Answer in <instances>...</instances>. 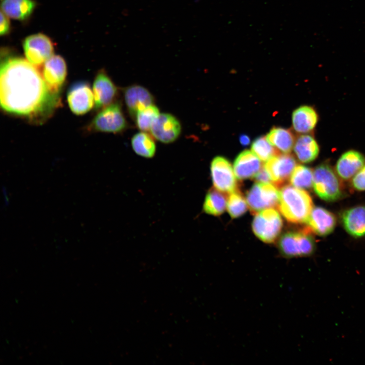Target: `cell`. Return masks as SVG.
Wrapping results in <instances>:
<instances>
[{"label": "cell", "instance_id": "obj_1", "mask_svg": "<svg viewBox=\"0 0 365 365\" xmlns=\"http://www.w3.org/2000/svg\"><path fill=\"white\" fill-rule=\"evenodd\" d=\"M0 101L5 112L42 124L60 105V93L51 91L43 75L27 60L7 57L1 64Z\"/></svg>", "mask_w": 365, "mask_h": 365}, {"label": "cell", "instance_id": "obj_2", "mask_svg": "<svg viewBox=\"0 0 365 365\" xmlns=\"http://www.w3.org/2000/svg\"><path fill=\"white\" fill-rule=\"evenodd\" d=\"M278 209L289 222L306 223L313 208L308 192L290 185L283 186L279 191Z\"/></svg>", "mask_w": 365, "mask_h": 365}, {"label": "cell", "instance_id": "obj_3", "mask_svg": "<svg viewBox=\"0 0 365 365\" xmlns=\"http://www.w3.org/2000/svg\"><path fill=\"white\" fill-rule=\"evenodd\" d=\"M122 106L115 101L100 110L87 126L89 131L119 133L127 128Z\"/></svg>", "mask_w": 365, "mask_h": 365}, {"label": "cell", "instance_id": "obj_4", "mask_svg": "<svg viewBox=\"0 0 365 365\" xmlns=\"http://www.w3.org/2000/svg\"><path fill=\"white\" fill-rule=\"evenodd\" d=\"M312 187L316 194L326 201H336L343 194L339 178L327 163L321 164L314 170Z\"/></svg>", "mask_w": 365, "mask_h": 365}, {"label": "cell", "instance_id": "obj_5", "mask_svg": "<svg viewBox=\"0 0 365 365\" xmlns=\"http://www.w3.org/2000/svg\"><path fill=\"white\" fill-rule=\"evenodd\" d=\"M280 253L286 258L311 256L315 250L314 239L306 230L290 231L282 235L278 242Z\"/></svg>", "mask_w": 365, "mask_h": 365}, {"label": "cell", "instance_id": "obj_6", "mask_svg": "<svg viewBox=\"0 0 365 365\" xmlns=\"http://www.w3.org/2000/svg\"><path fill=\"white\" fill-rule=\"evenodd\" d=\"M255 215L252 229L256 236L265 243L274 242L282 228V220L278 212L273 208H268Z\"/></svg>", "mask_w": 365, "mask_h": 365}, {"label": "cell", "instance_id": "obj_7", "mask_svg": "<svg viewBox=\"0 0 365 365\" xmlns=\"http://www.w3.org/2000/svg\"><path fill=\"white\" fill-rule=\"evenodd\" d=\"M279 194L274 184L257 182L247 193L246 200L251 212L256 214L266 209L277 208Z\"/></svg>", "mask_w": 365, "mask_h": 365}, {"label": "cell", "instance_id": "obj_8", "mask_svg": "<svg viewBox=\"0 0 365 365\" xmlns=\"http://www.w3.org/2000/svg\"><path fill=\"white\" fill-rule=\"evenodd\" d=\"M23 49L26 60L34 66L44 63L53 54L51 40L45 34L37 33L25 39Z\"/></svg>", "mask_w": 365, "mask_h": 365}, {"label": "cell", "instance_id": "obj_9", "mask_svg": "<svg viewBox=\"0 0 365 365\" xmlns=\"http://www.w3.org/2000/svg\"><path fill=\"white\" fill-rule=\"evenodd\" d=\"M210 173L214 188L231 193L237 190L236 177L230 162L225 158L217 156L211 161Z\"/></svg>", "mask_w": 365, "mask_h": 365}, {"label": "cell", "instance_id": "obj_10", "mask_svg": "<svg viewBox=\"0 0 365 365\" xmlns=\"http://www.w3.org/2000/svg\"><path fill=\"white\" fill-rule=\"evenodd\" d=\"M66 98L70 110L77 115H84L95 106L93 90L85 81L76 82L71 85Z\"/></svg>", "mask_w": 365, "mask_h": 365}, {"label": "cell", "instance_id": "obj_11", "mask_svg": "<svg viewBox=\"0 0 365 365\" xmlns=\"http://www.w3.org/2000/svg\"><path fill=\"white\" fill-rule=\"evenodd\" d=\"M297 166L294 157L288 153L278 154L267 161L264 167L269 174L273 184L280 187L290 179Z\"/></svg>", "mask_w": 365, "mask_h": 365}, {"label": "cell", "instance_id": "obj_12", "mask_svg": "<svg viewBox=\"0 0 365 365\" xmlns=\"http://www.w3.org/2000/svg\"><path fill=\"white\" fill-rule=\"evenodd\" d=\"M181 126L174 115L160 113L153 123L150 132L155 139L164 143L175 141L180 135Z\"/></svg>", "mask_w": 365, "mask_h": 365}, {"label": "cell", "instance_id": "obj_13", "mask_svg": "<svg viewBox=\"0 0 365 365\" xmlns=\"http://www.w3.org/2000/svg\"><path fill=\"white\" fill-rule=\"evenodd\" d=\"M96 110H100L115 102L118 88L104 69L96 74L93 84Z\"/></svg>", "mask_w": 365, "mask_h": 365}, {"label": "cell", "instance_id": "obj_14", "mask_svg": "<svg viewBox=\"0 0 365 365\" xmlns=\"http://www.w3.org/2000/svg\"><path fill=\"white\" fill-rule=\"evenodd\" d=\"M42 75L51 91L61 93L67 76V65L64 58L53 55L44 63Z\"/></svg>", "mask_w": 365, "mask_h": 365}, {"label": "cell", "instance_id": "obj_15", "mask_svg": "<svg viewBox=\"0 0 365 365\" xmlns=\"http://www.w3.org/2000/svg\"><path fill=\"white\" fill-rule=\"evenodd\" d=\"M123 94L127 111L134 119L139 111L154 104L155 98L152 94L139 85H132L125 88Z\"/></svg>", "mask_w": 365, "mask_h": 365}, {"label": "cell", "instance_id": "obj_16", "mask_svg": "<svg viewBox=\"0 0 365 365\" xmlns=\"http://www.w3.org/2000/svg\"><path fill=\"white\" fill-rule=\"evenodd\" d=\"M309 229L318 235L324 236L331 234L336 225L335 215L321 207H313L306 221Z\"/></svg>", "mask_w": 365, "mask_h": 365}, {"label": "cell", "instance_id": "obj_17", "mask_svg": "<svg viewBox=\"0 0 365 365\" xmlns=\"http://www.w3.org/2000/svg\"><path fill=\"white\" fill-rule=\"evenodd\" d=\"M365 165V157L358 151L351 150L342 154L337 161L336 171L342 179L347 180Z\"/></svg>", "mask_w": 365, "mask_h": 365}, {"label": "cell", "instance_id": "obj_18", "mask_svg": "<svg viewBox=\"0 0 365 365\" xmlns=\"http://www.w3.org/2000/svg\"><path fill=\"white\" fill-rule=\"evenodd\" d=\"M261 160L252 152L245 150L236 157L234 163V171L239 179L254 178L262 168Z\"/></svg>", "mask_w": 365, "mask_h": 365}, {"label": "cell", "instance_id": "obj_19", "mask_svg": "<svg viewBox=\"0 0 365 365\" xmlns=\"http://www.w3.org/2000/svg\"><path fill=\"white\" fill-rule=\"evenodd\" d=\"M341 220L345 230L351 236L356 238L365 236V206L346 210L342 214Z\"/></svg>", "mask_w": 365, "mask_h": 365}, {"label": "cell", "instance_id": "obj_20", "mask_svg": "<svg viewBox=\"0 0 365 365\" xmlns=\"http://www.w3.org/2000/svg\"><path fill=\"white\" fill-rule=\"evenodd\" d=\"M318 120L316 110L309 105H302L293 113L292 123L294 129L298 133L306 134L315 128Z\"/></svg>", "mask_w": 365, "mask_h": 365}, {"label": "cell", "instance_id": "obj_21", "mask_svg": "<svg viewBox=\"0 0 365 365\" xmlns=\"http://www.w3.org/2000/svg\"><path fill=\"white\" fill-rule=\"evenodd\" d=\"M294 150L298 160L307 163L316 159L319 153V147L314 137L306 133L300 135L297 138Z\"/></svg>", "mask_w": 365, "mask_h": 365}, {"label": "cell", "instance_id": "obj_22", "mask_svg": "<svg viewBox=\"0 0 365 365\" xmlns=\"http://www.w3.org/2000/svg\"><path fill=\"white\" fill-rule=\"evenodd\" d=\"M36 4L33 0H2V11L9 18L24 20L32 13Z\"/></svg>", "mask_w": 365, "mask_h": 365}, {"label": "cell", "instance_id": "obj_23", "mask_svg": "<svg viewBox=\"0 0 365 365\" xmlns=\"http://www.w3.org/2000/svg\"><path fill=\"white\" fill-rule=\"evenodd\" d=\"M266 137L271 144L284 153L291 151L296 141L290 130L281 127L272 128Z\"/></svg>", "mask_w": 365, "mask_h": 365}, {"label": "cell", "instance_id": "obj_24", "mask_svg": "<svg viewBox=\"0 0 365 365\" xmlns=\"http://www.w3.org/2000/svg\"><path fill=\"white\" fill-rule=\"evenodd\" d=\"M228 198L226 193L215 188H211L207 192L203 204V211L209 215L218 216L225 210Z\"/></svg>", "mask_w": 365, "mask_h": 365}, {"label": "cell", "instance_id": "obj_25", "mask_svg": "<svg viewBox=\"0 0 365 365\" xmlns=\"http://www.w3.org/2000/svg\"><path fill=\"white\" fill-rule=\"evenodd\" d=\"M152 136L144 131L134 134L131 138V144L135 153L144 158L154 157L156 145Z\"/></svg>", "mask_w": 365, "mask_h": 365}, {"label": "cell", "instance_id": "obj_26", "mask_svg": "<svg viewBox=\"0 0 365 365\" xmlns=\"http://www.w3.org/2000/svg\"><path fill=\"white\" fill-rule=\"evenodd\" d=\"M289 180L291 185L295 187L303 190L309 189L313 185V171L305 166L297 165Z\"/></svg>", "mask_w": 365, "mask_h": 365}, {"label": "cell", "instance_id": "obj_27", "mask_svg": "<svg viewBox=\"0 0 365 365\" xmlns=\"http://www.w3.org/2000/svg\"><path fill=\"white\" fill-rule=\"evenodd\" d=\"M160 114L158 107L153 104L139 111L134 120L140 130L148 132Z\"/></svg>", "mask_w": 365, "mask_h": 365}, {"label": "cell", "instance_id": "obj_28", "mask_svg": "<svg viewBox=\"0 0 365 365\" xmlns=\"http://www.w3.org/2000/svg\"><path fill=\"white\" fill-rule=\"evenodd\" d=\"M251 151L263 162L267 161L273 157L279 154L267 140L266 137L260 136L256 138L251 147Z\"/></svg>", "mask_w": 365, "mask_h": 365}, {"label": "cell", "instance_id": "obj_29", "mask_svg": "<svg viewBox=\"0 0 365 365\" xmlns=\"http://www.w3.org/2000/svg\"><path fill=\"white\" fill-rule=\"evenodd\" d=\"M227 207L230 216L232 218H236L246 211L248 205L243 195L237 190L230 193Z\"/></svg>", "mask_w": 365, "mask_h": 365}, {"label": "cell", "instance_id": "obj_30", "mask_svg": "<svg viewBox=\"0 0 365 365\" xmlns=\"http://www.w3.org/2000/svg\"><path fill=\"white\" fill-rule=\"evenodd\" d=\"M351 185L357 191H365V165L352 177Z\"/></svg>", "mask_w": 365, "mask_h": 365}, {"label": "cell", "instance_id": "obj_31", "mask_svg": "<svg viewBox=\"0 0 365 365\" xmlns=\"http://www.w3.org/2000/svg\"><path fill=\"white\" fill-rule=\"evenodd\" d=\"M8 17L2 11L1 13L0 33L1 35L8 34L10 30V22Z\"/></svg>", "mask_w": 365, "mask_h": 365}, {"label": "cell", "instance_id": "obj_32", "mask_svg": "<svg viewBox=\"0 0 365 365\" xmlns=\"http://www.w3.org/2000/svg\"><path fill=\"white\" fill-rule=\"evenodd\" d=\"M255 180L259 182L272 183L270 177L265 168L263 166L257 175L254 176Z\"/></svg>", "mask_w": 365, "mask_h": 365}, {"label": "cell", "instance_id": "obj_33", "mask_svg": "<svg viewBox=\"0 0 365 365\" xmlns=\"http://www.w3.org/2000/svg\"><path fill=\"white\" fill-rule=\"evenodd\" d=\"M239 140L241 144L243 145H247L250 143L249 137L245 134L241 135L239 137Z\"/></svg>", "mask_w": 365, "mask_h": 365}]
</instances>
